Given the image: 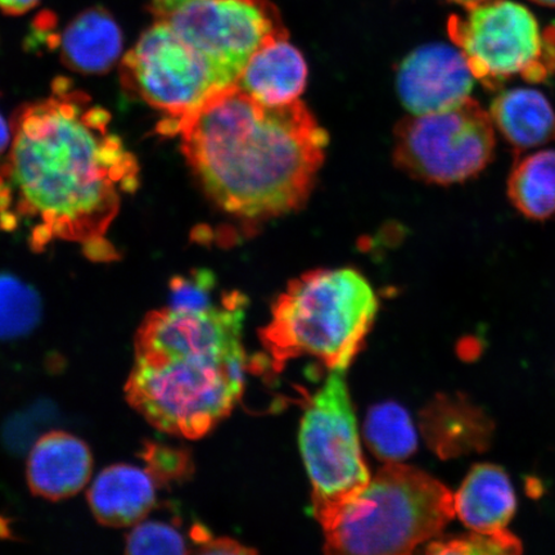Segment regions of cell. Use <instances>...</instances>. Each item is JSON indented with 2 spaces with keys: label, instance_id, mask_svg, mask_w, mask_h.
<instances>
[{
  "label": "cell",
  "instance_id": "cell-25",
  "mask_svg": "<svg viewBox=\"0 0 555 555\" xmlns=\"http://www.w3.org/2000/svg\"><path fill=\"white\" fill-rule=\"evenodd\" d=\"M128 554H189L182 533L176 527L149 520L138 522L127 537Z\"/></svg>",
  "mask_w": 555,
  "mask_h": 555
},
{
  "label": "cell",
  "instance_id": "cell-14",
  "mask_svg": "<svg viewBox=\"0 0 555 555\" xmlns=\"http://www.w3.org/2000/svg\"><path fill=\"white\" fill-rule=\"evenodd\" d=\"M92 468L93 457L87 443L55 431L35 442L27 461V481L34 494L61 501L86 488Z\"/></svg>",
  "mask_w": 555,
  "mask_h": 555
},
{
  "label": "cell",
  "instance_id": "cell-22",
  "mask_svg": "<svg viewBox=\"0 0 555 555\" xmlns=\"http://www.w3.org/2000/svg\"><path fill=\"white\" fill-rule=\"evenodd\" d=\"M41 318L40 296L12 274H0V341L29 335Z\"/></svg>",
  "mask_w": 555,
  "mask_h": 555
},
{
  "label": "cell",
  "instance_id": "cell-23",
  "mask_svg": "<svg viewBox=\"0 0 555 555\" xmlns=\"http://www.w3.org/2000/svg\"><path fill=\"white\" fill-rule=\"evenodd\" d=\"M169 288V308L173 310H210L223 302L227 296L224 293L217 298V276L207 269H194L190 274L173 276Z\"/></svg>",
  "mask_w": 555,
  "mask_h": 555
},
{
  "label": "cell",
  "instance_id": "cell-17",
  "mask_svg": "<svg viewBox=\"0 0 555 555\" xmlns=\"http://www.w3.org/2000/svg\"><path fill=\"white\" fill-rule=\"evenodd\" d=\"M61 61L75 73L106 74L122 53V31L103 7H92L79 13L55 41Z\"/></svg>",
  "mask_w": 555,
  "mask_h": 555
},
{
  "label": "cell",
  "instance_id": "cell-32",
  "mask_svg": "<svg viewBox=\"0 0 555 555\" xmlns=\"http://www.w3.org/2000/svg\"><path fill=\"white\" fill-rule=\"evenodd\" d=\"M532 2H535L540 5L552 7V9H555V0H532Z\"/></svg>",
  "mask_w": 555,
  "mask_h": 555
},
{
  "label": "cell",
  "instance_id": "cell-1",
  "mask_svg": "<svg viewBox=\"0 0 555 555\" xmlns=\"http://www.w3.org/2000/svg\"><path fill=\"white\" fill-rule=\"evenodd\" d=\"M111 121L66 78L20 107L0 164V229L23 232L37 253L64 241L93 261L119 258L106 235L122 196L138 189L139 166Z\"/></svg>",
  "mask_w": 555,
  "mask_h": 555
},
{
  "label": "cell",
  "instance_id": "cell-19",
  "mask_svg": "<svg viewBox=\"0 0 555 555\" xmlns=\"http://www.w3.org/2000/svg\"><path fill=\"white\" fill-rule=\"evenodd\" d=\"M495 129L516 151L555 142V109L537 89L503 90L489 109Z\"/></svg>",
  "mask_w": 555,
  "mask_h": 555
},
{
  "label": "cell",
  "instance_id": "cell-30",
  "mask_svg": "<svg viewBox=\"0 0 555 555\" xmlns=\"http://www.w3.org/2000/svg\"><path fill=\"white\" fill-rule=\"evenodd\" d=\"M11 142L12 127L7 122L4 116L0 114V164H2L4 157L9 154Z\"/></svg>",
  "mask_w": 555,
  "mask_h": 555
},
{
  "label": "cell",
  "instance_id": "cell-3",
  "mask_svg": "<svg viewBox=\"0 0 555 555\" xmlns=\"http://www.w3.org/2000/svg\"><path fill=\"white\" fill-rule=\"evenodd\" d=\"M377 311L376 293L357 270L315 269L288 283L259 337L274 372L302 357L346 371L363 349Z\"/></svg>",
  "mask_w": 555,
  "mask_h": 555
},
{
  "label": "cell",
  "instance_id": "cell-9",
  "mask_svg": "<svg viewBox=\"0 0 555 555\" xmlns=\"http://www.w3.org/2000/svg\"><path fill=\"white\" fill-rule=\"evenodd\" d=\"M120 76L128 93L164 115L158 125L164 135H172L184 117L229 87L205 55L163 20H155L124 55Z\"/></svg>",
  "mask_w": 555,
  "mask_h": 555
},
{
  "label": "cell",
  "instance_id": "cell-24",
  "mask_svg": "<svg viewBox=\"0 0 555 555\" xmlns=\"http://www.w3.org/2000/svg\"><path fill=\"white\" fill-rule=\"evenodd\" d=\"M522 543L506 529L472 531L466 535L440 538L428 544L429 554H519Z\"/></svg>",
  "mask_w": 555,
  "mask_h": 555
},
{
  "label": "cell",
  "instance_id": "cell-4",
  "mask_svg": "<svg viewBox=\"0 0 555 555\" xmlns=\"http://www.w3.org/2000/svg\"><path fill=\"white\" fill-rule=\"evenodd\" d=\"M455 516L454 495L418 468L387 463L322 527L328 554H409Z\"/></svg>",
  "mask_w": 555,
  "mask_h": 555
},
{
  "label": "cell",
  "instance_id": "cell-15",
  "mask_svg": "<svg viewBox=\"0 0 555 555\" xmlns=\"http://www.w3.org/2000/svg\"><path fill=\"white\" fill-rule=\"evenodd\" d=\"M287 38L286 33L268 39L235 81L243 92L267 106L294 103L307 87V61Z\"/></svg>",
  "mask_w": 555,
  "mask_h": 555
},
{
  "label": "cell",
  "instance_id": "cell-10",
  "mask_svg": "<svg viewBox=\"0 0 555 555\" xmlns=\"http://www.w3.org/2000/svg\"><path fill=\"white\" fill-rule=\"evenodd\" d=\"M159 20L203 53L227 86L268 39L287 33L269 0H193Z\"/></svg>",
  "mask_w": 555,
  "mask_h": 555
},
{
  "label": "cell",
  "instance_id": "cell-16",
  "mask_svg": "<svg viewBox=\"0 0 555 555\" xmlns=\"http://www.w3.org/2000/svg\"><path fill=\"white\" fill-rule=\"evenodd\" d=\"M156 488L147 469L116 464L95 477L88 491V502L101 524L133 526L154 509Z\"/></svg>",
  "mask_w": 555,
  "mask_h": 555
},
{
  "label": "cell",
  "instance_id": "cell-7",
  "mask_svg": "<svg viewBox=\"0 0 555 555\" xmlns=\"http://www.w3.org/2000/svg\"><path fill=\"white\" fill-rule=\"evenodd\" d=\"M448 31L476 80L491 90L515 76L540 82L555 74V26L541 30L535 15L512 0H486L451 16Z\"/></svg>",
  "mask_w": 555,
  "mask_h": 555
},
{
  "label": "cell",
  "instance_id": "cell-5",
  "mask_svg": "<svg viewBox=\"0 0 555 555\" xmlns=\"http://www.w3.org/2000/svg\"><path fill=\"white\" fill-rule=\"evenodd\" d=\"M246 356L137 360L125 392L131 406L159 431L199 439L237 405Z\"/></svg>",
  "mask_w": 555,
  "mask_h": 555
},
{
  "label": "cell",
  "instance_id": "cell-13",
  "mask_svg": "<svg viewBox=\"0 0 555 555\" xmlns=\"http://www.w3.org/2000/svg\"><path fill=\"white\" fill-rule=\"evenodd\" d=\"M427 446L441 460L481 453L489 448L494 423L463 395H437L421 412Z\"/></svg>",
  "mask_w": 555,
  "mask_h": 555
},
{
  "label": "cell",
  "instance_id": "cell-21",
  "mask_svg": "<svg viewBox=\"0 0 555 555\" xmlns=\"http://www.w3.org/2000/svg\"><path fill=\"white\" fill-rule=\"evenodd\" d=\"M367 447L385 463H401L418 448L411 415L395 401L374 405L364 422Z\"/></svg>",
  "mask_w": 555,
  "mask_h": 555
},
{
  "label": "cell",
  "instance_id": "cell-2",
  "mask_svg": "<svg viewBox=\"0 0 555 555\" xmlns=\"http://www.w3.org/2000/svg\"><path fill=\"white\" fill-rule=\"evenodd\" d=\"M172 135L208 198L255 223L307 203L328 145L304 103L267 106L237 85L211 95Z\"/></svg>",
  "mask_w": 555,
  "mask_h": 555
},
{
  "label": "cell",
  "instance_id": "cell-26",
  "mask_svg": "<svg viewBox=\"0 0 555 555\" xmlns=\"http://www.w3.org/2000/svg\"><path fill=\"white\" fill-rule=\"evenodd\" d=\"M141 456L157 485L185 480L193 472L191 456L182 449L145 442Z\"/></svg>",
  "mask_w": 555,
  "mask_h": 555
},
{
  "label": "cell",
  "instance_id": "cell-31",
  "mask_svg": "<svg viewBox=\"0 0 555 555\" xmlns=\"http://www.w3.org/2000/svg\"><path fill=\"white\" fill-rule=\"evenodd\" d=\"M451 3L464 7L466 10L474 9V7L486 2V0H449Z\"/></svg>",
  "mask_w": 555,
  "mask_h": 555
},
{
  "label": "cell",
  "instance_id": "cell-28",
  "mask_svg": "<svg viewBox=\"0 0 555 555\" xmlns=\"http://www.w3.org/2000/svg\"><path fill=\"white\" fill-rule=\"evenodd\" d=\"M40 0H0V11L10 16L25 15L39 4Z\"/></svg>",
  "mask_w": 555,
  "mask_h": 555
},
{
  "label": "cell",
  "instance_id": "cell-20",
  "mask_svg": "<svg viewBox=\"0 0 555 555\" xmlns=\"http://www.w3.org/2000/svg\"><path fill=\"white\" fill-rule=\"evenodd\" d=\"M513 207L527 219L555 217V150H541L513 166L506 182Z\"/></svg>",
  "mask_w": 555,
  "mask_h": 555
},
{
  "label": "cell",
  "instance_id": "cell-27",
  "mask_svg": "<svg viewBox=\"0 0 555 555\" xmlns=\"http://www.w3.org/2000/svg\"><path fill=\"white\" fill-rule=\"evenodd\" d=\"M191 539L193 544L196 545V553L198 554H248L256 553L254 550H248L245 545L229 538H215L212 533L206 529L205 526L196 524L192 527Z\"/></svg>",
  "mask_w": 555,
  "mask_h": 555
},
{
  "label": "cell",
  "instance_id": "cell-8",
  "mask_svg": "<svg viewBox=\"0 0 555 555\" xmlns=\"http://www.w3.org/2000/svg\"><path fill=\"white\" fill-rule=\"evenodd\" d=\"M495 150L494 122L474 96L437 113L405 117L395 129V165L427 184L453 185L480 176Z\"/></svg>",
  "mask_w": 555,
  "mask_h": 555
},
{
  "label": "cell",
  "instance_id": "cell-18",
  "mask_svg": "<svg viewBox=\"0 0 555 555\" xmlns=\"http://www.w3.org/2000/svg\"><path fill=\"white\" fill-rule=\"evenodd\" d=\"M454 506L470 531H498L515 517L517 496L505 469L483 463L468 472L454 495Z\"/></svg>",
  "mask_w": 555,
  "mask_h": 555
},
{
  "label": "cell",
  "instance_id": "cell-29",
  "mask_svg": "<svg viewBox=\"0 0 555 555\" xmlns=\"http://www.w3.org/2000/svg\"><path fill=\"white\" fill-rule=\"evenodd\" d=\"M190 2H193V0H151L149 10L155 20H159Z\"/></svg>",
  "mask_w": 555,
  "mask_h": 555
},
{
  "label": "cell",
  "instance_id": "cell-11",
  "mask_svg": "<svg viewBox=\"0 0 555 555\" xmlns=\"http://www.w3.org/2000/svg\"><path fill=\"white\" fill-rule=\"evenodd\" d=\"M246 304L247 298L234 291L210 310L166 308L150 312L137 332V360L156 363L183 358L246 356L241 339Z\"/></svg>",
  "mask_w": 555,
  "mask_h": 555
},
{
  "label": "cell",
  "instance_id": "cell-6",
  "mask_svg": "<svg viewBox=\"0 0 555 555\" xmlns=\"http://www.w3.org/2000/svg\"><path fill=\"white\" fill-rule=\"evenodd\" d=\"M300 449L311 482V506L321 526L371 481L345 371H332L302 416Z\"/></svg>",
  "mask_w": 555,
  "mask_h": 555
},
{
  "label": "cell",
  "instance_id": "cell-12",
  "mask_svg": "<svg viewBox=\"0 0 555 555\" xmlns=\"http://www.w3.org/2000/svg\"><path fill=\"white\" fill-rule=\"evenodd\" d=\"M476 78L460 48L429 43L409 53L398 69L397 89L412 115L447 109L467 100Z\"/></svg>",
  "mask_w": 555,
  "mask_h": 555
}]
</instances>
